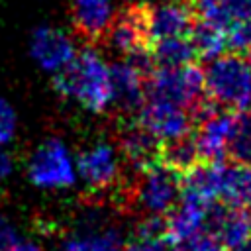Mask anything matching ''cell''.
Returning <instances> with one entry per match:
<instances>
[{"label":"cell","instance_id":"44dd1931","mask_svg":"<svg viewBox=\"0 0 251 251\" xmlns=\"http://www.w3.org/2000/svg\"><path fill=\"white\" fill-rule=\"evenodd\" d=\"M190 39H192L196 57H202V59H208V61L222 55L227 49L226 31L222 27H216V25H210V24L194 22V27L190 31Z\"/></svg>","mask_w":251,"mask_h":251},{"label":"cell","instance_id":"ac0fdd59","mask_svg":"<svg viewBox=\"0 0 251 251\" xmlns=\"http://www.w3.org/2000/svg\"><path fill=\"white\" fill-rule=\"evenodd\" d=\"M149 59L155 67H178L194 61L196 51L190 35L184 37H167L147 45Z\"/></svg>","mask_w":251,"mask_h":251},{"label":"cell","instance_id":"5bb4252c","mask_svg":"<svg viewBox=\"0 0 251 251\" xmlns=\"http://www.w3.org/2000/svg\"><path fill=\"white\" fill-rule=\"evenodd\" d=\"M104 39L114 53H118L126 59L147 53V39L143 33L139 6L118 14L114 18V22L110 24V27L106 29Z\"/></svg>","mask_w":251,"mask_h":251},{"label":"cell","instance_id":"4316f807","mask_svg":"<svg viewBox=\"0 0 251 251\" xmlns=\"http://www.w3.org/2000/svg\"><path fill=\"white\" fill-rule=\"evenodd\" d=\"M16 241H18V231L14 224L4 214H0V251H8Z\"/></svg>","mask_w":251,"mask_h":251},{"label":"cell","instance_id":"7402d4cb","mask_svg":"<svg viewBox=\"0 0 251 251\" xmlns=\"http://www.w3.org/2000/svg\"><path fill=\"white\" fill-rule=\"evenodd\" d=\"M159 161H163L165 165H169L175 171H178L180 175H184L188 169H192L200 161L194 139H190L186 135V137H180V139H175L169 143H161Z\"/></svg>","mask_w":251,"mask_h":251},{"label":"cell","instance_id":"4dcf8cb0","mask_svg":"<svg viewBox=\"0 0 251 251\" xmlns=\"http://www.w3.org/2000/svg\"><path fill=\"white\" fill-rule=\"evenodd\" d=\"M175 249H171V251H188V245L186 243H180V245H173Z\"/></svg>","mask_w":251,"mask_h":251},{"label":"cell","instance_id":"277c9868","mask_svg":"<svg viewBox=\"0 0 251 251\" xmlns=\"http://www.w3.org/2000/svg\"><path fill=\"white\" fill-rule=\"evenodd\" d=\"M145 96H157L196 114L204 98V73L188 63L178 67H155L145 80Z\"/></svg>","mask_w":251,"mask_h":251},{"label":"cell","instance_id":"8fae6325","mask_svg":"<svg viewBox=\"0 0 251 251\" xmlns=\"http://www.w3.org/2000/svg\"><path fill=\"white\" fill-rule=\"evenodd\" d=\"M29 55L39 69L55 75L75 59L76 45L67 31L53 25H39L31 33Z\"/></svg>","mask_w":251,"mask_h":251},{"label":"cell","instance_id":"8992f818","mask_svg":"<svg viewBox=\"0 0 251 251\" xmlns=\"http://www.w3.org/2000/svg\"><path fill=\"white\" fill-rule=\"evenodd\" d=\"M137 114V124L161 143L190 135L194 126L192 110L157 96H145Z\"/></svg>","mask_w":251,"mask_h":251},{"label":"cell","instance_id":"cb8c5ba5","mask_svg":"<svg viewBox=\"0 0 251 251\" xmlns=\"http://www.w3.org/2000/svg\"><path fill=\"white\" fill-rule=\"evenodd\" d=\"M16 127H18V118H16V110L12 108V104L8 100H4L0 96V145H8L14 135H16Z\"/></svg>","mask_w":251,"mask_h":251},{"label":"cell","instance_id":"d4e9b609","mask_svg":"<svg viewBox=\"0 0 251 251\" xmlns=\"http://www.w3.org/2000/svg\"><path fill=\"white\" fill-rule=\"evenodd\" d=\"M165 237H145V235H133L129 243L124 245L122 251H169Z\"/></svg>","mask_w":251,"mask_h":251},{"label":"cell","instance_id":"7c38bea8","mask_svg":"<svg viewBox=\"0 0 251 251\" xmlns=\"http://www.w3.org/2000/svg\"><path fill=\"white\" fill-rule=\"evenodd\" d=\"M226 249H233L251 237V214L247 208H233L224 202H214L208 208L206 229Z\"/></svg>","mask_w":251,"mask_h":251},{"label":"cell","instance_id":"5b68a950","mask_svg":"<svg viewBox=\"0 0 251 251\" xmlns=\"http://www.w3.org/2000/svg\"><path fill=\"white\" fill-rule=\"evenodd\" d=\"M182 175L163 161H155L137 173V182L133 186V202L153 216L169 214L180 198Z\"/></svg>","mask_w":251,"mask_h":251},{"label":"cell","instance_id":"ffe728a7","mask_svg":"<svg viewBox=\"0 0 251 251\" xmlns=\"http://www.w3.org/2000/svg\"><path fill=\"white\" fill-rule=\"evenodd\" d=\"M226 155H229L233 163L251 165V112L239 110L233 114Z\"/></svg>","mask_w":251,"mask_h":251},{"label":"cell","instance_id":"e0dca14e","mask_svg":"<svg viewBox=\"0 0 251 251\" xmlns=\"http://www.w3.org/2000/svg\"><path fill=\"white\" fill-rule=\"evenodd\" d=\"M220 200L233 208L251 206V165H224Z\"/></svg>","mask_w":251,"mask_h":251},{"label":"cell","instance_id":"9a60e30c","mask_svg":"<svg viewBox=\"0 0 251 251\" xmlns=\"http://www.w3.org/2000/svg\"><path fill=\"white\" fill-rule=\"evenodd\" d=\"M71 14L76 31L84 39L96 41L118 16V0H73Z\"/></svg>","mask_w":251,"mask_h":251},{"label":"cell","instance_id":"f546056e","mask_svg":"<svg viewBox=\"0 0 251 251\" xmlns=\"http://www.w3.org/2000/svg\"><path fill=\"white\" fill-rule=\"evenodd\" d=\"M229 251H251V237H249L247 241H243V243H239L237 247H233V249H229Z\"/></svg>","mask_w":251,"mask_h":251},{"label":"cell","instance_id":"d6986e66","mask_svg":"<svg viewBox=\"0 0 251 251\" xmlns=\"http://www.w3.org/2000/svg\"><path fill=\"white\" fill-rule=\"evenodd\" d=\"M124 239L116 227H96L88 226L84 233L73 235L61 247V251H122Z\"/></svg>","mask_w":251,"mask_h":251},{"label":"cell","instance_id":"f1b7e54d","mask_svg":"<svg viewBox=\"0 0 251 251\" xmlns=\"http://www.w3.org/2000/svg\"><path fill=\"white\" fill-rule=\"evenodd\" d=\"M8 251H43L39 243L35 241H29V239H18Z\"/></svg>","mask_w":251,"mask_h":251},{"label":"cell","instance_id":"7a4b0ae2","mask_svg":"<svg viewBox=\"0 0 251 251\" xmlns=\"http://www.w3.org/2000/svg\"><path fill=\"white\" fill-rule=\"evenodd\" d=\"M204 73V94L224 110H247L251 106V69L239 55L210 59Z\"/></svg>","mask_w":251,"mask_h":251},{"label":"cell","instance_id":"484cf974","mask_svg":"<svg viewBox=\"0 0 251 251\" xmlns=\"http://www.w3.org/2000/svg\"><path fill=\"white\" fill-rule=\"evenodd\" d=\"M186 245H188V251H226V247L208 231L198 233Z\"/></svg>","mask_w":251,"mask_h":251},{"label":"cell","instance_id":"6da1fadb","mask_svg":"<svg viewBox=\"0 0 251 251\" xmlns=\"http://www.w3.org/2000/svg\"><path fill=\"white\" fill-rule=\"evenodd\" d=\"M53 86L63 98L75 100L92 114L112 106V71L94 47L76 51L75 59L53 75Z\"/></svg>","mask_w":251,"mask_h":251},{"label":"cell","instance_id":"4fadbf2b","mask_svg":"<svg viewBox=\"0 0 251 251\" xmlns=\"http://www.w3.org/2000/svg\"><path fill=\"white\" fill-rule=\"evenodd\" d=\"M212 204H204L192 198L180 196L175 208L165 214V241L171 245L188 243L192 237L206 229L208 208Z\"/></svg>","mask_w":251,"mask_h":251},{"label":"cell","instance_id":"83f0119b","mask_svg":"<svg viewBox=\"0 0 251 251\" xmlns=\"http://www.w3.org/2000/svg\"><path fill=\"white\" fill-rule=\"evenodd\" d=\"M12 171H14V159H12V155L0 145V182L6 180V178L12 175Z\"/></svg>","mask_w":251,"mask_h":251},{"label":"cell","instance_id":"3957f363","mask_svg":"<svg viewBox=\"0 0 251 251\" xmlns=\"http://www.w3.org/2000/svg\"><path fill=\"white\" fill-rule=\"evenodd\" d=\"M27 178L43 190H63L76 182V163L61 137H49L35 147L27 163Z\"/></svg>","mask_w":251,"mask_h":251},{"label":"cell","instance_id":"52a82bcc","mask_svg":"<svg viewBox=\"0 0 251 251\" xmlns=\"http://www.w3.org/2000/svg\"><path fill=\"white\" fill-rule=\"evenodd\" d=\"M139 14L147 45L167 37L190 35L194 27L192 6L184 0H157L153 4L139 6Z\"/></svg>","mask_w":251,"mask_h":251},{"label":"cell","instance_id":"9c48e42d","mask_svg":"<svg viewBox=\"0 0 251 251\" xmlns=\"http://www.w3.org/2000/svg\"><path fill=\"white\" fill-rule=\"evenodd\" d=\"M76 175L92 190H106L122 176L120 151L108 141H96L76 157Z\"/></svg>","mask_w":251,"mask_h":251},{"label":"cell","instance_id":"1f68e13d","mask_svg":"<svg viewBox=\"0 0 251 251\" xmlns=\"http://www.w3.org/2000/svg\"><path fill=\"white\" fill-rule=\"evenodd\" d=\"M245 53H247V59H245V61H247V65H249V69H251V47H249Z\"/></svg>","mask_w":251,"mask_h":251},{"label":"cell","instance_id":"2e32d148","mask_svg":"<svg viewBox=\"0 0 251 251\" xmlns=\"http://www.w3.org/2000/svg\"><path fill=\"white\" fill-rule=\"evenodd\" d=\"M120 151L126 161L139 173L145 167L159 161L161 141H157L147 129H143L137 122L129 124L120 133Z\"/></svg>","mask_w":251,"mask_h":251},{"label":"cell","instance_id":"603a6c76","mask_svg":"<svg viewBox=\"0 0 251 251\" xmlns=\"http://www.w3.org/2000/svg\"><path fill=\"white\" fill-rule=\"evenodd\" d=\"M226 12V29L235 24L251 22V0H222Z\"/></svg>","mask_w":251,"mask_h":251},{"label":"cell","instance_id":"ba28073f","mask_svg":"<svg viewBox=\"0 0 251 251\" xmlns=\"http://www.w3.org/2000/svg\"><path fill=\"white\" fill-rule=\"evenodd\" d=\"M151 65L149 53L124 59L110 65L112 71V104L124 114H133L145 100V69Z\"/></svg>","mask_w":251,"mask_h":251},{"label":"cell","instance_id":"30bf717a","mask_svg":"<svg viewBox=\"0 0 251 251\" xmlns=\"http://www.w3.org/2000/svg\"><path fill=\"white\" fill-rule=\"evenodd\" d=\"M198 127L194 145L200 161H222L227 149V139L233 124V114L229 110L218 108L216 104L198 108L196 114Z\"/></svg>","mask_w":251,"mask_h":251}]
</instances>
